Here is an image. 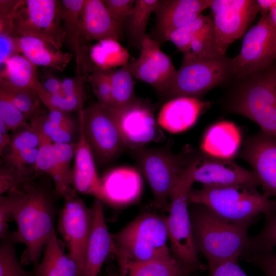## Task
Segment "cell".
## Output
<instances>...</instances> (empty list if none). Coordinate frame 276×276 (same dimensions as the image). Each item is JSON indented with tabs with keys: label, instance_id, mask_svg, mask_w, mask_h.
I'll return each instance as SVG.
<instances>
[{
	"label": "cell",
	"instance_id": "836d02e7",
	"mask_svg": "<svg viewBox=\"0 0 276 276\" xmlns=\"http://www.w3.org/2000/svg\"><path fill=\"white\" fill-rule=\"evenodd\" d=\"M0 91L5 94L11 100L29 121L33 117L45 112L41 108L42 105H44L42 101L33 91L0 84Z\"/></svg>",
	"mask_w": 276,
	"mask_h": 276
},
{
	"label": "cell",
	"instance_id": "d6986e66",
	"mask_svg": "<svg viewBox=\"0 0 276 276\" xmlns=\"http://www.w3.org/2000/svg\"><path fill=\"white\" fill-rule=\"evenodd\" d=\"M85 0H62L61 16L66 42L72 50L76 64V75L87 77L96 68L82 30V14Z\"/></svg>",
	"mask_w": 276,
	"mask_h": 276
},
{
	"label": "cell",
	"instance_id": "7dc6e473",
	"mask_svg": "<svg viewBox=\"0 0 276 276\" xmlns=\"http://www.w3.org/2000/svg\"><path fill=\"white\" fill-rule=\"evenodd\" d=\"M30 181L25 179L11 166L3 162L0 167V194L3 195L10 191L21 187Z\"/></svg>",
	"mask_w": 276,
	"mask_h": 276
},
{
	"label": "cell",
	"instance_id": "2e32d148",
	"mask_svg": "<svg viewBox=\"0 0 276 276\" xmlns=\"http://www.w3.org/2000/svg\"><path fill=\"white\" fill-rule=\"evenodd\" d=\"M188 167L194 182L204 185H260L253 171L230 160L201 157L190 163Z\"/></svg>",
	"mask_w": 276,
	"mask_h": 276
},
{
	"label": "cell",
	"instance_id": "ab89813d",
	"mask_svg": "<svg viewBox=\"0 0 276 276\" xmlns=\"http://www.w3.org/2000/svg\"><path fill=\"white\" fill-rule=\"evenodd\" d=\"M38 153V148H31L1 157L4 163L15 168L25 179L31 180L38 173L36 166Z\"/></svg>",
	"mask_w": 276,
	"mask_h": 276
},
{
	"label": "cell",
	"instance_id": "8992f818",
	"mask_svg": "<svg viewBox=\"0 0 276 276\" xmlns=\"http://www.w3.org/2000/svg\"><path fill=\"white\" fill-rule=\"evenodd\" d=\"M12 35L35 37L60 49L65 42L60 1L20 0Z\"/></svg>",
	"mask_w": 276,
	"mask_h": 276
},
{
	"label": "cell",
	"instance_id": "4dcf8cb0",
	"mask_svg": "<svg viewBox=\"0 0 276 276\" xmlns=\"http://www.w3.org/2000/svg\"><path fill=\"white\" fill-rule=\"evenodd\" d=\"M191 271L175 257L129 264L124 276H189Z\"/></svg>",
	"mask_w": 276,
	"mask_h": 276
},
{
	"label": "cell",
	"instance_id": "b9f144b4",
	"mask_svg": "<svg viewBox=\"0 0 276 276\" xmlns=\"http://www.w3.org/2000/svg\"><path fill=\"white\" fill-rule=\"evenodd\" d=\"M24 193L22 187L14 189L6 195L0 197V238L3 239L10 233L9 222L13 220L16 208Z\"/></svg>",
	"mask_w": 276,
	"mask_h": 276
},
{
	"label": "cell",
	"instance_id": "7a4b0ae2",
	"mask_svg": "<svg viewBox=\"0 0 276 276\" xmlns=\"http://www.w3.org/2000/svg\"><path fill=\"white\" fill-rule=\"evenodd\" d=\"M189 208L198 253L206 258L209 273L229 261H236L246 249L250 227L228 222L207 206L192 204Z\"/></svg>",
	"mask_w": 276,
	"mask_h": 276
},
{
	"label": "cell",
	"instance_id": "5bb4252c",
	"mask_svg": "<svg viewBox=\"0 0 276 276\" xmlns=\"http://www.w3.org/2000/svg\"><path fill=\"white\" fill-rule=\"evenodd\" d=\"M134 78L151 86L163 96L177 72L171 57L160 49L159 43L147 35L136 59L129 62Z\"/></svg>",
	"mask_w": 276,
	"mask_h": 276
},
{
	"label": "cell",
	"instance_id": "4316f807",
	"mask_svg": "<svg viewBox=\"0 0 276 276\" xmlns=\"http://www.w3.org/2000/svg\"><path fill=\"white\" fill-rule=\"evenodd\" d=\"M16 39L20 53L37 67L44 66L63 71L73 56L35 37L16 36Z\"/></svg>",
	"mask_w": 276,
	"mask_h": 276
},
{
	"label": "cell",
	"instance_id": "db71d44e",
	"mask_svg": "<svg viewBox=\"0 0 276 276\" xmlns=\"http://www.w3.org/2000/svg\"><path fill=\"white\" fill-rule=\"evenodd\" d=\"M8 127L0 119V154L8 147L11 141V135L9 134Z\"/></svg>",
	"mask_w": 276,
	"mask_h": 276
},
{
	"label": "cell",
	"instance_id": "7bdbcfd3",
	"mask_svg": "<svg viewBox=\"0 0 276 276\" xmlns=\"http://www.w3.org/2000/svg\"><path fill=\"white\" fill-rule=\"evenodd\" d=\"M86 90L75 94L50 95L45 105L48 110H57L66 113L84 109L86 101Z\"/></svg>",
	"mask_w": 276,
	"mask_h": 276
},
{
	"label": "cell",
	"instance_id": "cb8c5ba5",
	"mask_svg": "<svg viewBox=\"0 0 276 276\" xmlns=\"http://www.w3.org/2000/svg\"><path fill=\"white\" fill-rule=\"evenodd\" d=\"M82 30L85 42L112 39L122 40L123 32L113 21L103 0H85Z\"/></svg>",
	"mask_w": 276,
	"mask_h": 276
},
{
	"label": "cell",
	"instance_id": "9c48e42d",
	"mask_svg": "<svg viewBox=\"0 0 276 276\" xmlns=\"http://www.w3.org/2000/svg\"><path fill=\"white\" fill-rule=\"evenodd\" d=\"M78 112L94 158L101 164L116 158L126 146L115 111L96 102Z\"/></svg>",
	"mask_w": 276,
	"mask_h": 276
},
{
	"label": "cell",
	"instance_id": "6f0895ef",
	"mask_svg": "<svg viewBox=\"0 0 276 276\" xmlns=\"http://www.w3.org/2000/svg\"><path fill=\"white\" fill-rule=\"evenodd\" d=\"M106 276H114V275L113 274H107Z\"/></svg>",
	"mask_w": 276,
	"mask_h": 276
},
{
	"label": "cell",
	"instance_id": "681fc988",
	"mask_svg": "<svg viewBox=\"0 0 276 276\" xmlns=\"http://www.w3.org/2000/svg\"><path fill=\"white\" fill-rule=\"evenodd\" d=\"M20 54L16 37L0 34V64L4 65L12 57Z\"/></svg>",
	"mask_w": 276,
	"mask_h": 276
},
{
	"label": "cell",
	"instance_id": "9a60e30c",
	"mask_svg": "<svg viewBox=\"0 0 276 276\" xmlns=\"http://www.w3.org/2000/svg\"><path fill=\"white\" fill-rule=\"evenodd\" d=\"M113 110L126 147L137 150L161 137L153 108L149 102L138 98Z\"/></svg>",
	"mask_w": 276,
	"mask_h": 276
},
{
	"label": "cell",
	"instance_id": "277c9868",
	"mask_svg": "<svg viewBox=\"0 0 276 276\" xmlns=\"http://www.w3.org/2000/svg\"><path fill=\"white\" fill-rule=\"evenodd\" d=\"M249 185H203L191 189L189 204L207 206L221 218L231 223L250 227L260 214L276 212V200L260 193Z\"/></svg>",
	"mask_w": 276,
	"mask_h": 276
},
{
	"label": "cell",
	"instance_id": "f546056e",
	"mask_svg": "<svg viewBox=\"0 0 276 276\" xmlns=\"http://www.w3.org/2000/svg\"><path fill=\"white\" fill-rule=\"evenodd\" d=\"M90 57L96 67L110 70L128 63L130 54L118 41L108 39L99 41L92 48Z\"/></svg>",
	"mask_w": 276,
	"mask_h": 276
},
{
	"label": "cell",
	"instance_id": "c3c4849f",
	"mask_svg": "<svg viewBox=\"0 0 276 276\" xmlns=\"http://www.w3.org/2000/svg\"><path fill=\"white\" fill-rule=\"evenodd\" d=\"M19 1H0V34L12 35L13 18Z\"/></svg>",
	"mask_w": 276,
	"mask_h": 276
},
{
	"label": "cell",
	"instance_id": "83f0119b",
	"mask_svg": "<svg viewBox=\"0 0 276 276\" xmlns=\"http://www.w3.org/2000/svg\"><path fill=\"white\" fill-rule=\"evenodd\" d=\"M33 276H79L77 265L57 237L51 235L44 248L41 261L34 266Z\"/></svg>",
	"mask_w": 276,
	"mask_h": 276
},
{
	"label": "cell",
	"instance_id": "5b68a950",
	"mask_svg": "<svg viewBox=\"0 0 276 276\" xmlns=\"http://www.w3.org/2000/svg\"><path fill=\"white\" fill-rule=\"evenodd\" d=\"M194 181L187 165L170 196L167 224L172 254L191 272L201 269L189 212L188 196Z\"/></svg>",
	"mask_w": 276,
	"mask_h": 276
},
{
	"label": "cell",
	"instance_id": "52a82bcc",
	"mask_svg": "<svg viewBox=\"0 0 276 276\" xmlns=\"http://www.w3.org/2000/svg\"><path fill=\"white\" fill-rule=\"evenodd\" d=\"M137 166L147 180L153 195V205L168 209L171 192L186 167L181 158L166 149L135 150Z\"/></svg>",
	"mask_w": 276,
	"mask_h": 276
},
{
	"label": "cell",
	"instance_id": "ee69618b",
	"mask_svg": "<svg viewBox=\"0 0 276 276\" xmlns=\"http://www.w3.org/2000/svg\"><path fill=\"white\" fill-rule=\"evenodd\" d=\"M0 119L10 131H13L28 123L29 120L3 93L0 91Z\"/></svg>",
	"mask_w": 276,
	"mask_h": 276
},
{
	"label": "cell",
	"instance_id": "680465c9",
	"mask_svg": "<svg viewBox=\"0 0 276 276\" xmlns=\"http://www.w3.org/2000/svg\"><path fill=\"white\" fill-rule=\"evenodd\" d=\"M275 72H276V70H275Z\"/></svg>",
	"mask_w": 276,
	"mask_h": 276
},
{
	"label": "cell",
	"instance_id": "1f68e13d",
	"mask_svg": "<svg viewBox=\"0 0 276 276\" xmlns=\"http://www.w3.org/2000/svg\"><path fill=\"white\" fill-rule=\"evenodd\" d=\"M33 127L37 131L40 140L36 163L38 173H45L50 177L53 182L57 195L64 198L65 200L75 197L67 191L59 175L54 157L53 143L39 129L34 126Z\"/></svg>",
	"mask_w": 276,
	"mask_h": 276
},
{
	"label": "cell",
	"instance_id": "d6a6232c",
	"mask_svg": "<svg viewBox=\"0 0 276 276\" xmlns=\"http://www.w3.org/2000/svg\"><path fill=\"white\" fill-rule=\"evenodd\" d=\"M113 109L123 107L136 100L135 82L128 63L118 69L110 70Z\"/></svg>",
	"mask_w": 276,
	"mask_h": 276
},
{
	"label": "cell",
	"instance_id": "ac0fdd59",
	"mask_svg": "<svg viewBox=\"0 0 276 276\" xmlns=\"http://www.w3.org/2000/svg\"><path fill=\"white\" fill-rule=\"evenodd\" d=\"M212 0H162L155 12L156 24L152 38L159 43L170 35L202 14Z\"/></svg>",
	"mask_w": 276,
	"mask_h": 276
},
{
	"label": "cell",
	"instance_id": "e575fe53",
	"mask_svg": "<svg viewBox=\"0 0 276 276\" xmlns=\"http://www.w3.org/2000/svg\"><path fill=\"white\" fill-rule=\"evenodd\" d=\"M77 143H53L56 165L64 186L68 193L76 196L72 183V159L74 157Z\"/></svg>",
	"mask_w": 276,
	"mask_h": 276
},
{
	"label": "cell",
	"instance_id": "d590c367",
	"mask_svg": "<svg viewBox=\"0 0 276 276\" xmlns=\"http://www.w3.org/2000/svg\"><path fill=\"white\" fill-rule=\"evenodd\" d=\"M10 233L1 239L0 244V276H33L23 268L17 256L15 244Z\"/></svg>",
	"mask_w": 276,
	"mask_h": 276
},
{
	"label": "cell",
	"instance_id": "6da1fadb",
	"mask_svg": "<svg viewBox=\"0 0 276 276\" xmlns=\"http://www.w3.org/2000/svg\"><path fill=\"white\" fill-rule=\"evenodd\" d=\"M23 195L14 215L16 231L10 233L15 243H22L25 250L21 262L23 266L37 265L44 247L55 232L56 208L51 192L45 185L34 179L22 185Z\"/></svg>",
	"mask_w": 276,
	"mask_h": 276
},
{
	"label": "cell",
	"instance_id": "3957f363",
	"mask_svg": "<svg viewBox=\"0 0 276 276\" xmlns=\"http://www.w3.org/2000/svg\"><path fill=\"white\" fill-rule=\"evenodd\" d=\"M111 237L120 276L129 264L174 257L167 245V217L162 215L142 213Z\"/></svg>",
	"mask_w": 276,
	"mask_h": 276
},
{
	"label": "cell",
	"instance_id": "f5cc1de1",
	"mask_svg": "<svg viewBox=\"0 0 276 276\" xmlns=\"http://www.w3.org/2000/svg\"><path fill=\"white\" fill-rule=\"evenodd\" d=\"M41 82L44 89L50 95L62 93V80H59L55 76L52 74H45Z\"/></svg>",
	"mask_w": 276,
	"mask_h": 276
},
{
	"label": "cell",
	"instance_id": "f907efd6",
	"mask_svg": "<svg viewBox=\"0 0 276 276\" xmlns=\"http://www.w3.org/2000/svg\"><path fill=\"white\" fill-rule=\"evenodd\" d=\"M87 77L83 75L66 78L62 80V93L63 95L77 94L85 90Z\"/></svg>",
	"mask_w": 276,
	"mask_h": 276
},
{
	"label": "cell",
	"instance_id": "603a6c76",
	"mask_svg": "<svg viewBox=\"0 0 276 276\" xmlns=\"http://www.w3.org/2000/svg\"><path fill=\"white\" fill-rule=\"evenodd\" d=\"M105 202L125 205L135 201L142 188L140 174L135 169L120 167L109 171L101 180Z\"/></svg>",
	"mask_w": 276,
	"mask_h": 276
},
{
	"label": "cell",
	"instance_id": "30bf717a",
	"mask_svg": "<svg viewBox=\"0 0 276 276\" xmlns=\"http://www.w3.org/2000/svg\"><path fill=\"white\" fill-rule=\"evenodd\" d=\"M276 60V28L262 16L245 35L240 53L229 60L231 72L244 78L263 71Z\"/></svg>",
	"mask_w": 276,
	"mask_h": 276
},
{
	"label": "cell",
	"instance_id": "f6af8a7d",
	"mask_svg": "<svg viewBox=\"0 0 276 276\" xmlns=\"http://www.w3.org/2000/svg\"><path fill=\"white\" fill-rule=\"evenodd\" d=\"M241 256L258 267L265 276H276V253L273 250H246Z\"/></svg>",
	"mask_w": 276,
	"mask_h": 276
},
{
	"label": "cell",
	"instance_id": "74e56055",
	"mask_svg": "<svg viewBox=\"0 0 276 276\" xmlns=\"http://www.w3.org/2000/svg\"><path fill=\"white\" fill-rule=\"evenodd\" d=\"M212 19L202 14L195 19L173 31L168 41L172 42L181 52L184 53L192 39L201 31L212 24Z\"/></svg>",
	"mask_w": 276,
	"mask_h": 276
},
{
	"label": "cell",
	"instance_id": "7402d4cb",
	"mask_svg": "<svg viewBox=\"0 0 276 276\" xmlns=\"http://www.w3.org/2000/svg\"><path fill=\"white\" fill-rule=\"evenodd\" d=\"M209 104L196 97H180L169 100L162 106L157 123L169 132L183 131L196 122Z\"/></svg>",
	"mask_w": 276,
	"mask_h": 276
},
{
	"label": "cell",
	"instance_id": "9f6ffc18",
	"mask_svg": "<svg viewBox=\"0 0 276 276\" xmlns=\"http://www.w3.org/2000/svg\"><path fill=\"white\" fill-rule=\"evenodd\" d=\"M266 16L270 24L276 28V4Z\"/></svg>",
	"mask_w": 276,
	"mask_h": 276
},
{
	"label": "cell",
	"instance_id": "f1b7e54d",
	"mask_svg": "<svg viewBox=\"0 0 276 276\" xmlns=\"http://www.w3.org/2000/svg\"><path fill=\"white\" fill-rule=\"evenodd\" d=\"M161 2L162 0H135L134 8L124 29L130 45L140 50L147 36L146 28L151 14L155 13Z\"/></svg>",
	"mask_w": 276,
	"mask_h": 276
},
{
	"label": "cell",
	"instance_id": "484cf974",
	"mask_svg": "<svg viewBox=\"0 0 276 276\" xmlns=\"http://www.w3.org/2000/svg\"><path fill=\"white\" fill-rule=\"evenodd\" d=\"M241 136L236 126L229 121H221L211 126L203 139L201 148L211 157L229 160L237 153Z\"/></svg>",
	"mask_w": 276,
	"mask_h": 276
},
{
	"label": "cell",
	"instance_id": "f35d334b",
	"mask_svg": "<svg viewBox=\"0 0 276 276\" xmlns=\"http://www.w3.org/2000/svg\"><path fill=\"white\" fill-rule=\"evenodd\" d=\"M87 82L100 105L113 109L110 70H104L97 67L87 77Z\"/></svg>",
	"mask_w": 276,
	"mask_h": 276
},
{
	"label": "cell",
	"instance_id": "816d5d0a",
	"mask_svg": "<svg viewBox=\"0 0 276 276\" xmlns=\"http://www.w3.org/2000/svg\"><path fill=\"white\" fill-rule=\"evenodd\" d=\"M208 276H247L237 261H229L218 266Z\"/></svg>",
	"mask_w": 276,
	"mask_h": 276
},
{
	"label": "cell",
	"instance_id": "60d3db41",
	"mask_svg": "<svg viewBox=\"0 0 276 276\" xmlns=\"http://www.w3.org/2000/svg\"><path fill=\"white\" fill-rule=\"evenodd\" d=\"M265 217L263 228L257 235L250 237L245 250L272 251L276 247V212Z\"/></svg>",
	"mask_w": 276,
	"mask_h": 276
},
{
	"label": "cell",
	"instance_id": "8d00e7d4",
	"mask_svg": "<svg viewBox=\"0 0 276 276\" xmlns=\"http://www.w3.org/2000/svg\"><path fill=\"white\" fill-rule=\"evenodd\" d=\"M40 137L30 123L12 131L9 145L1 153V156L12 155L28 149L38 148Z\"/></svg>",
	"mask_w": 276,
	"mask_h": 276
},
{
	"label": "cell",
	"instance_id": "11a10c76",
	"mask_svg": "<svg viewBox=\"0 0 276 276\" xmlns=\"http://www.w3.org/2000/svg\"><path fill=\"white\" fill-rule=\"evenodd\" d=\"M262 16H266L276 4V0H256Z\"/></svg>",
	"mask_w": 276,
	"mask_h": 276
},
{
	"label": "cell",
	"instance_id": "ffe728a7",
	"mask_svg": "<svg viewBox=\"0 0 276 276\" xmlns=\"http://www.w3.org/2000/svg\"><path fill=\"white\" fill-rule=\"evenodd\" d=\"M79 134L74 156L72 169V183L79 193L95 196L105 202V196L101 180L98 176L94 163V156L86 140L82 119L78 112Z\"/></svg>",
	"mask_w": 276,
	"mask_h": 276
},
{
	"label": "cell",
	"instance_id": "bcb514c9",
	"mask_svg": "<svg viewBox=\"0 0 276 276\" xmlns=\"http://www.w3.org/2000/svg\"><path fill=\"white\" fill-rule=\"evenodd\" d=\"M104 2L111 18L124 33L125 22L133 10L135 0H104Z\"/></svg>",
	"mask_w": 276,
	"mask_h": 276
},
{
	"label": "cell",
	"instance_id": "ba28073f",
	"mask_svg": "<svg viewBox=\"0 0 276 276\" xmlns=\"http://www.w3.org/2000/svg\"><path fill=\"white\" fill-rule=\"evenodd\" d=\"M234 112L256 122L276 139V72L251 80L240 90L232 105Z\"/></svg>",
	"mask_w": 276,
	"mask_h": 276
},
{
	"label": "cell",
	"instance_id": "7c38bea8",
	"mask_svg": "<svg viewBox=\"0 0 276 276\" xmlns=\"http://www.w3.org/2000/svg\"><path fill=\"white\" fill-rule=\"evenodd\" d=\"M210 8L216 48L224 56L228 47L245 33L259 7L253 0H212Z\"/></svg>",
	"mask_w": 276,
	"mask_h": 276
},
{
	"label": "cell",
	"instance_id": "44dd1931",
	"mask_svg": "<svg viewBox=\"0 0 276 276\" xmlns=\"http://www.w3.org/2000/svg\"><path fill=\"white\" fill-rule=\"evenodd\" d=\"M92 209L93 223L83 276H98L104 261L112 250L111 234L105 223L101 201L96 198Z\"/></svg>",
	"mask_w": 276,
	"mask_h": 276
},
{
	"label": "cell",
	"instance_id": "8fae6325",
	"mask_svg": "<svg viewBox=\"0 0 276 276\" xmlns=\"http://www.w3.org/2000/svg\"><path fill=\"white\" fill-rule=\"evenodd\" d=\"M231 72L229 60L224 56L182 61L164 96L196 97L221 83Z\"/></svg>",
	"mask_w": 276,
	"mask_h": 276
},
{
	"label": "cell",
	"instance_id": "4fadbf2b",
	"mask_svg": "<svg viewBox=\"0 0 276 276\" xmlns=\"http://www.w3.org/2000/svg\"><path fill=\"white\" fill-rule=\"evenodd\" d=\"M93 218L92 208L76 196L66 200L59 214L58 229L77 265L79 276H83Z\"/></svg>",
	"mask_w": 276,
	"mask_h": 276
},
{
	"label": "cell",
	"instance_id": "d4e9b609",
	"mask_svg": "<svg viewBox=\"0 0 276 276\" xmlns=\"http://www.w3.org/2000/svg\"><path fill=\"white\" fill-rule=\"evenodd\" d=\"M4 66L1 71L0 84L33 91L45 105L49 94L39 80L36 66L21 54L10 58Z\"/></svg>",
	"mask_w": 276,
	"mask_h": 276
},
{
	"label": "cell",
	"instance_id": "e0dca14e",
	"mask_svg": "<svg viewBox=\"0 0 276 276\" xmlns=\"http://www.w3.org/2000/svg\"><path fill=\"white\" fill-rule=\"evenodd\" d=\"M242 156L253 168L263 194L276 197V139L261 131L246 141Z\"/></svg>",
	"mask_w": 276,
	"mask_h": 276
}]
</instances>
